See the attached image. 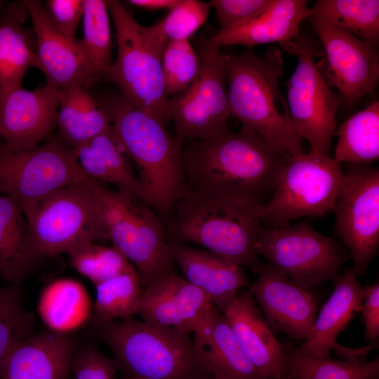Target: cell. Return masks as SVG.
<instances>
[{
    "mask_svg": "<svg viewBox=\"0 0 379 379\" xmlns=\"http://www.w3.org/2000/svg\"><path fill=\"white\" fill-rule=\"evenodd\" d=\"M308 19L320 39L324 55L317 67L341 105L352 106L374 93L379 78L378 48L315 16Z\"/></svg>",
    "mask_w": 379,
    "mask_h": 379,
    "instance_id": "obj_15",
    "label": "cell"
},
{
    "mask_svg": "<svg viewBox=\"0 0 379 379\" xmlns=\"http://www.w3.org/2000/svg\"><path fill=\"white\" fill-rule=\"evenodd\" d=\"M168 248L184 279L199 288L222 313L248 284L241 267L204 249L175 241H168Z\"/></svg>",
    "mask_w": 379,
    "mask_h": 379,
    "instance_id": "obj_23",
    "label": "cell"
},
{
    "mask_svg": "<svg viewBox=\"0 0 379 379\" xmlns=\"http://www.w3.org/2000/svg\"><path fill=\"white\" fill-rule=\"evenodd\" d=\"M286 366L284 379H378L379 359L336 361L319 358L293 345L283 346Z\"/></svg>",
    "mask_w": 379,
    "mask_h": 379,
    "instance_id": "obj_33",
    "label": "cell"
},
{
    "mask_svg": "<svg viewBox=\"0 0 379 379\" xmlns=\"http://www.w3.org/2000/svg\"><path fill=\"white\" fill-rule=\"evenodd\" d=\"M259 277L248 290L272 331L303 341L317 317V300L312 291L293 282L274 267L261 266Z\"/></svg>",
    "mask_w": 379,
    "mask_h": 379,
    "instance_id": "obj_16",
    "label": "cell"
},
{
    "mask_svg": "<svg viewBox=\"0 0 379 379\" xmlns=\"http://www.w3.org/2000/svg\"><path fill=\"white\" fill-rule=\"evenodd\" d=\"M211 4L199 0H180L159 22L168 41L188 40L206 20Z\"/></svg>",
    "mask_w": 379,
    "mask_h": 379,
    "instance_id": "obj_39",
    "label": "cell"
},
{
    "mask_svg": "<svg viewBox=\"0 0 379 379\" xmlns=\"http://www.w3.org/2000/svg\"><path fill=\"white\" fill-rule=\"evenodd\" d=\"M45 8L57 30L67 39L75 40L76 30L84 15V0H48Z\"/></svg>",
    "mask_w": 379,
    "mask_h": 379,
    "instance_id": "obj_42",
    "label": "cell"
},
{
    "mask_svg": "<svg viewBox=\"0 0 379 379\" xmlns=\"http://www.w3.org/2000/svg\"><path fill=\"white\" fill-rule=\"evenodd\" d=\"M378 344L376 341L371 342L368 345L360 348H347L335 343L332 347L335 354L341 357L343 361H366V357Z\"/></svg>",
    "mask_w": 379,
    "mask_h": 379,
    "instance_id": "obj_44",
    "label": "cell"
},
{
    "mask_svg": "<svg viewBox=\"0 0 379 379\" xmlns=\"http://www.w3.org/2000/svg\"><path fill=\"white\" fill-rule=\"evenodd\" d=\"M75 351L67 334L45 331L32 335L10 352L0 379H67Z\"/></svg>",
    "mask_w": 379,
    "mask_h": 379,
    "instance_id": "obj_24",
    "label": "cell"
},
{
    "mask_svg": "<svg viewBox=\"0 0 379 379\" xmlns=\"http://www.w3.org/2000/svg\"><path fill=\"white\" fill-rule=\"evenodd\" d=\"M71 370L74 379H116L117 366L114 359L92 346L75 351Z\"/></svg>",
    "mask_w": 379,
    "mask_h": 379,
    "instance_id": "obj_40",
    "label": "cell"
},
{
    "mask_svg": "<svg viewBox=\"0 0 379 379\" xmlns=\"http://www.w3.org/2000/svg\"><path fill=\"white\" fill-rule=\"evenodd\" d=\"M42 258L33 244L20 206L0 194V276L20 285Z\"/></svg>",
    "mask_w": 379,
    "mask_h": 379,
    "instance_id": "obj_27",
    "label": "cell"
},
{
    "mask_svg": "<svg viewBox=\"0 0 379 379\" xmlns=\"http://www.w3.org/2000/svg\"><path fill=\"white\" fill-rule=\"evenodd\" d=\"M333 211L335 232L350 250L353 270L363 275L376 255L379 242V171L349 164Z\"/></svg>",
    "mask_w": 379,
    "mask_h": 379,
    "instance_id": "obj_14",
    "label": "cell"
},
{
    "mask_svg": "<svg viewBox=\"0 0 379 379\" xmlns=\"http://www.w3.org/2000/svg\"><path fill=\"white\" fill-rule=\"evenodd\" d=\"M200 68L199 55L189 40L169 41L163 55L162 69L166 93L175 96L194 81Z\"/></svg>",
    "mask_w": 379,
    "mask_h": 379,
    "instance_id": "obj_38",
    "label": "cell"
},
{
    "mask_svg": "<svg viewBox=\"0 0 379 379\" xmlns=\"http://www.w3.org/2000/svg\"><path fill=\"white\" fill-rule=\"evenodd\" d=\"M28 16L21 1L8 4L0 13V93L22 87L28 69L36 67V36L24 25Z\"/></svg>",
    "mask_w": 379,
    "mask_h": 379,
    "instance_id": "obj_26",
    "label": "cell"
},
{
    "mask_svg": "<svg viewBox=\"0 0 379 379\" xmlns=\"http://www.w3.org/2000/svg\"><path fill=\"white\" fill-rule=\"evenodd\" d=\"M298 58L286 83L287 103L295 128L310 145V152L329 156L341 100L322 77L316 62L317 50L309 37L299 34L279 44Z\"/></svg>",
    "mask_w": 379,
    "mask_h": 379,
    "instance_id": "obj_11",
    "label": "cell"
},
{
    "mask_svg": "<svg viewBox=\"0 0 379 379\" xmlns=\"http://www.w3.org/2000/svg\"><path fill=\"white\" fill-rule=\"evenodd\" d=\"M305 0H271L262 11L236 25L220 29L204 42L211 48L288 42L298 36L301 22L310 16Z\"/></svg>",
    "mask_w": 379,
    "mask_h": 379,
    "instance_id": "obj_22",
    "label": "cell"
},
{
    "mask_svg": "<svg viewBox=\"0 0 379 379\" xmlns=\"http://www.w3.org/2000/svg\"><path fill=\"white\" fill-rule=\"evenodd\" d=\"M187 141L182 147L187 191L263 205L289 155L273 149L245 126L238 132Z\"/></svg>",
    "mask_w": 379,
    "mask_h": 379,
    "instance_id": "obj_1",
    "label": "cell"
},
{
    "mask_svg": "<svg viewBox=\"0 0 379 379\" xmlns=\"http://www.w3.org/2000/svg\"><path fill=\"white\" fill-rule=\"evenodd\" d=\"M201 379H213V378H209V377H205V378H201Z\"/></svg>",
    "mask_w": 379,
    "mask_h": 379,
    "instance_id": "obj_46",
    "label": "cell"
},
{
    "mask_svg": "<svg viewBox=\"0 0 379 379\" xmlns=\"http://www.w3.org/2000/svg\"><path fill=\"white\" fill-rule=\"evenodd\" d=\"M128 2L147 10H171L180 2V0H130Z\"/></svg>",
    "mask_w": 379,
    "mask_h": 379,
    "instance_id": "obj_45",
    "label": "cell"
},
{
    "mask_svg": "<svg viewBox=\"0 0 379 379\" xmlns=\"http://www.w3.org/2000/svg\"><path fill=\"white\" fill-rule=\"evenodd\" d=\"M200 68L192 84L168 101V116L182 142L208 140L229 131L231 114L227 88L225 53L201 47Z\"/></svg>",
    "mask_w": 379,
    "mask_h": 379,
    "instance_id": "obj_13",
    "label": "cell"
},
{
    "mask_svg": "<svg viewBox=\"0 0 379 379\" xmlns=\"http://www.w3.org/2000/svg\"><path fill=\"white\" fill-rule=\"evenodd\" d=\"M91 185L100 208L106 239L134 265L142 286L159 274L174 271L166 230L153 210L93 179Z\"/></svg>",
    "mask_w": 379,
    "mask_h": 379,
    "instance_id": "obj_7",
    "label": "cell"
},
{
    "mask_svg": "<svg viewBox=\"0 0 379 379\" xmlns=\"http://www.w3.org/2000/svg\"><path fill=\"white\" fill-rule=\"evenodd\" d=\"M284 58L272 45L258 55L251 48L225 54L231 114L255 131L273 149L290 155L302 152V138L291 118L280 81Z\"/></svg>",
    "mask_w": 379,
    "mask_h": 379,
    "instance_id": "obj_3",
    "label": "cell"
},
{
    "mask_svg": "<svg viewBox=\"0 0 379 379\" xmlns=\"http://www.w3.org/2000/svg\"><path fill=\"white\" fill-rule=\"evenodd\" d=\"M192 348L213 379H264L238 342L223 314L213 305L193 332Z\"/></svg>",
    "mask_w": 379,
    "mask_h": 379,
    "instance_id": "obj_21",
    "label": "cell"
},
{
    "mask_svg": "<svg viewBox=\"0 0 379 379\" xmlns=\"http://www.w3.org/2000/svg\"><path fill=\"white\" fill-rule=\"evenodd\" d=\"M135 269L100 284L93 308L92 323L100 326L118 319L131 318L135 313L142 288Z\"/></svg>",
    "mask_w": 379,
    "mask_h": 379,
    "instance_id": "obj_34",
    "label": "cell"
},
{
    "mask_svg": "<svg viewBox=\"0 0 379 379\" xmlns=\"http://www.w3.org/2000/svg\"><path fill=\"white\" fill-rule=\"evenodd\" d=\"M212 305L199 288L173 271L157 276L144 287L135 314L143 321L190 335Z\"/></svg>",
    "mask_w": 379,
    "mask_h": 379,
    "instance_id": "obj_18",
    "label": "cell"
},
{
    "mask_svg": "<svg viewBox=\"0 0 379 379\" xmlns=\"http://www.w3.org/2000/svg\"><path fill=\"white\" fill-rule=\"evenodd\" d=\"M76 149L78 163L89 178L114 184L119 192L133 199H141L138 177L112 127Z\"/></svg>",
    "mask_w": 379,
    "mask_h": 379,
    "instance_id": "obj_28",
    "label": "cell"
},
{
    "mask_svg": "<svg viewBox=\"0 0 379 379\" xmlns=\"http://www.w3.org/2000/svg\"><path fill=\"white\" fill-rule=\"evenodd\" d=\"M91 180L53 193L25 215L33 244L42 257L68 253L86 244L106 239Z\"/></svg>",
    "mask_w": 379,
    "mask_h": 379,
    "instance_id": "obj_9",
    "label": "cell"
},
{
    "mask_svg": "<svg viewBox=\"0 0 379 379\" xmlns=\"http://www.w3.org/2000/svg\"><path fill=\"white\" fill-rule=\"evenodd\" d=\"M357 276L352 268H347L334 279L333 292L316 317L307 337L298 347L300 351L319 358L330 357L338 335L361 310L365 287Z\"/></svg>",
    "mask_w": 379,
    "mask_h": 379,
    "instance_id": "obj_25",
    "label": "cell"
},
{
    "mask_svg": "<svg viewBox=\"0 0 379 379\" xmlns=\"http://www.w3.org/2000/svg\"><path fill=\"white\" fill-rule=\"evenodd\" d=\"M106 1L84 0V37L79 43L97 79L111 63V30Z\"/></svg>",
    "mask_w": 379,
    "mask_h": 379,
    "instance_id": "obj_35",
    "label": "cell"
},
{
    "mask_svg": "<svg viewBox=\"0 0 379 379\" xmlns=\"http://www.w3.org/2000/svg\"><path fill=\"white\" fill-rule=\"evenodd\" d=\"M117 368L140 379H201L188 334L129 318L96 328Z\"/></svg>",
    "mask_w": 379,
    "mask_h": 379,
    "instance_id": "obj_6",
    "label": "cell"
},
{
    "mask_svg": "<svg viewBox=\"0 0 379 379\" xmlns=\"http://www.w3.org/2000/svg\"><path fill=\"white\" fill-rule=\"evenodd\" d=\"M34 315L24 307L20 285L0 286V372L12 349L33 335Z\"/></svg>",
    "mask_w": 379,
    "mask_h": 379,
    "instance_id": "obj_36",
    "label": "cell"
},
{
    "mask_svg": "<svg viewBox=\"0 0 379 379\" xmlns=\"http://www.w3.org/2000/svg\"><path fill=\"white\" fill-rule=\"evenodd\" d=\"M67 254L72 266L95 286L135 269L114 246H101L91 242Z\"/></svg>",
    "mask_w": 379,
    "mask_h": 379,
    "instance_id": "obj_37",
    "label": "cell"
},
{
    "mask_svg": "<svg viewBox=\"0 0 379 379\" xmlns=\"http://www.w3.org/2000/svg\"><path fill=\"white\" fill-rule=\"evenodd\" d=\"M246 356L264 379H284L282 344L248 291L238 293L222 312Z\"/></svg>",
    "mask_w": 379,
    "mask_h": 379,
    "instance_id": "obj_20",
    "label": "cell"
},
{
    "mask_svg": "<svg viewBox=\"0 0 379 379\" xmlns=\"http://www.w3.org/2000/svg\"><path fill=\"white\" fill-rule=\"evenodd\" d=\"M345 178L340 164L330 156L301 152L288 155L271 200L260 212L270 228L289 226L300 217H317L333 210Z\"/></svg>",
    "mask_w": 379,
    "mask_h": 379,
    "instance_id": "obj_8",
    "label": "cell"
},
{
    "mask_svg": "<svg viewBox=\"0 0 379 379\" xmlns=\"http://www.w3.org/2000/svg\"><path fill=\"white\" fill-rule=\"evenodd\" d=\"M116 30L117 57L102 74L119 94L164 124L169 121L162 59L168 39L159 23L139 24L119 1H106Z\"/></svg>",
    "mask_w": 379,
    "mask_h": 379,
    "instance_id": "obj_5",
    "label": "cell"
},
{
    "mask_svg": "<svg viewBox=\"0 0 379 379\" xmlns=\"http://www.w3.org/2000/svg\"><path fill=\"white\" fill-rule=\"evenodd\" d=\"M57 127L65 145L77 148L112 128V118L100 100L82 86L59 90Z\"/></svg>",
    "mask_w": 379,
    "mask_h": 379,
    "instance_id": "obj_29",
    "label": "cell"
},
{
    "mask_svg": "<svg viewBox=\"0 0 379 379\" xmlns=\"http://www.w3.org/2000/svg\"><path fill=\"white\" fill-rule=\"evenodd\" d=\"M256 248L270 265L310 291L324 281L334 280L350 258L341 245L305 222L280 229L263 226Z\"/></svg>",
    "mask_w": 379,
    "mask_h": 379,
    "instance_id": "obj_12",
    "label": "cell"
},
{
    "mask_svg": "<svg viewBox=\"0 0 379 379\" xmlns=\"http://www.w3.org/2000/svg\"><path fill=\"white\" fill-rule=\"evenodd\" d=\"M131 379H140V378H131Z\"/></svg>",
    "mask_w": 379,
    "mask_h": 379,
    "instance_id": "obj_47",
    "label": "cell"
},
{
    "mask_svg": "<svg viewBox=\"0 0 379 379\" xmlns=\"http://www.w3.org/2000/svg\"><path fill=\"white\" fill-rule=\"evenodd\" d=\"M271 0H212L221 29H225L253 17L265 9Z\"/></svg>",
    "mask_w": 379,
    "mask_h": 379,
    "instance_id": "obj_41",
    "label": "cell"
},
{
    "mask_svg": "<svg viewBox=\"0 0 379 379\" xmlns=\"http://www.w3.org/2000/svg\"><path fill=\"white\" fill-rule=\"evenodd\" d=\"M361 312L365 328V338L375 341L379 335V284L366 286Z\"/></svg>",
    "mask_w": 379,
    "mask_h": 379,
    "instance_id": "obj_43",
    "label": "cell"
},
{
    "mask_svg": "<svg viewBox=\"0 0 379 379\" xmlns=\"http://www.w3.org/2000/svg\"><path fill=\"white\" fill-rule=\"evenodd\" d=\"M263 204L186 191L175 206L168 241L192 244L258 273L262 264L256 244L263 227Z\"/></svg>",
    "mask_w": 379,
    "mask_h": 379,
    "instance_id": "obj_4",
    "label": "cell"
},
{
    "mask_svg": "<svg viewBox=\"0 0 379 379\" xmlns=\"http://www.w3.org/2000/svg\"><path fill=\"white\" fill-rule=\"evenodd\" d=\"M37 310L50 331L67 334L83 325L91 316V302L88 292L79 281L58 279L41 292Z\"/></svg>",
    "mask_w": 379,
    "mask_h": 379,
    "instance_id": "obj_30",
    "label": "cell"
},
{
    "mask_svg": "<svg viewBox=\"0 0 379 379\" xmlns=\"http://www.w3.org/2000/svg\"><path fill=\"white\" fill-rule=\"evenodd\" d=\"M59 90L46 84L0 93V138L9 149H32L57 127Z\"/></svg>",
    "mask_w": 379,
    "mask_h": 379,
    "instance_id": "obj_17",
    "label": "cell"
},
{
    "mask_svg": "<svg viewBox=\"0 0 379 379\" xmlns=\"http://www.w3.org/2000/svg\"><path fill=\"white\" fill-rule=\"evenodd\" d=\"M30 17L36 36L37 65L46 84L64 90L82 86L97 79L79 39L71 41L51 22L40 1L22 0Z\"/></svg>",
    "mask_w": 379,
    "mask_h": 379,
    "instance_id": "obj_19",
    "label": "cell"
},
{
    "mask_svg": "<svg viewBox=\"0 0 379 379\" xmlns=\"http://www.w3.org/2000/svg\"><path fill=\"white\" fill-rule=\"evenodd\" d=\"M0 6H1V1H0Z\"/></svg>",
    "mask_w": 379,
    "mask_h": 379,
    "instance_id": "obj_48",
    "label": "cell"
},
{
    "mask_svg": "<svg viewBox=\"0 0 379 379\" xmlns=\"http://www.w3.org/2000/svg\"><path fill=\"white\" fill-rule=\"evenodd\" d=\"M100 101L111 116L116 138L138 171L141 199L169 222L187 191L184 142L172 136L160 120L119 93Z\"/></svg>",
    "mask_w": 379,
    "mask_h": 379,
    "instance_id": "obj_2",
    "label": "cell"
},
{
    "mask_svg": "<svg viewBox=\"0 0 379 379\" xmlns=\"http://www.w3.org/2000/svg\"><path fill=\"white\" fill-rule=\"evenodd\" d=\"M333 159L369 165L379 157V102L353 114L340 124Z\"/></svg>",
    "mask_w": 379,
    "mask_h": 379,
    "instance_id": "obj_31",
    "label": "cell"
},
{
    "mask_svg": "<svg viewBox=\"0 0 379 379\" xmlns=\"http://www.w3.org/2000/svg\"><path fill=\"white\" fill-rule=\"evenodd\" d=\"M88 178L77 149L58 139L13 150L0 138V194L15 200L25 215L48 196Z\"/></svg>",
    "mask_w": 379,
    "mask_h": 379,
    "instance_id": "obj_10",
    "label": "cell"
},
{
    "mask_svg": "<svg viewBox=\"0 0 379 379\" xmlns=\"http://www.w3.org/2000/svg\"><path fill=\"white\" fill-rule=\"evenodd\" d=\"M311 15L378 46V0H319L310 8Z\"/></svg>",
    "mask_w": 379,
    "mask_h": 379,
    "instance_id": "obj_32",
    "label": "cell"
}]
</instances>
